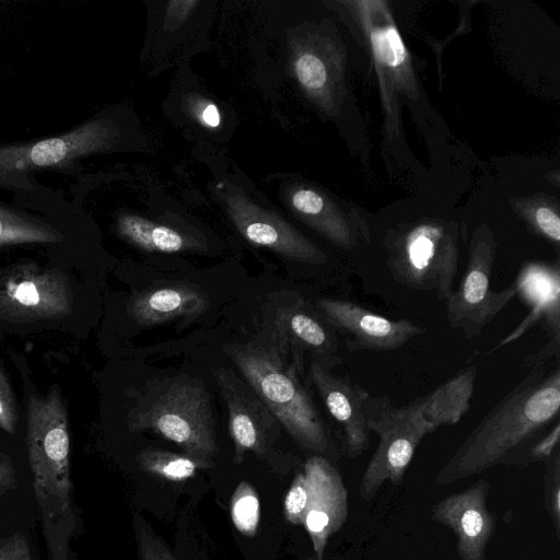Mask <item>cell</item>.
Here are the masks:
<instances>
[{"label": "cell", "mask_w": 560, "mask_h": 560, "mask_svg": "<svg viewBox=\"0 0 560 560\" xmlns=\"http://www.w3.org/2000/svg\"><path fill=\"white\" fill-rule=\"evenodd\" d=\"M559 365L529 371L466 436L434 483L447 486L497 465H528L530 447L559 421Z\"/></svg>", "instance_id": "6da1fadb"}, {"label": "cell", "mask_w": 560, "mask_h": 560, "mask_svg": "<svg viewBox=\"0 0 560 560\" xmlns=\"http://www.w3.org/2000/svg\"><path fill=\"white\" fill-rule=\"evenodd\" d=\"M26 447L48 560H70L69 545L77 517L70 474L69 421L58 389L28 398Z\"/></svg>", "instance_id": "7a4b0ae2"}, {"label": "cell", "mask_w": 560, "mask_h": 560, "mask_svg": "<svg viewBox=\"0 0 560 560\" xmlns=\"http://www.w3.org/2000/svg\"><path fill=\"white\" fill-rule=\"evenodd\" d=\"M229 355L244 378L289 434L317 455H335L330 432L293 370L271 350L254 345L231 346Z\"/></svg>", "instance_id": "3957f363"}, {"label": "cell", "mask_w": 560, "mask_h": 560, "mask_svg": "<svg viewBox=\"0 0 560 560\" xmlns=\"http://www.w3.org/2000/svg\"><path fill=\"white\" fill-rule=\"evenodd\" d=\"M424 395L395 406L385 395L370 396L362 406L368 428L378 436L359 485V497L371 501L385 481L402 482L413 454L425 435L436 429L423 417Z\"/></svg>", "instance_id": "277c9868"}, {"label": "cell", "mask_w": 560, "mask_h": 560, "mask_svg": "<svg viewBox=\"0 0 560 560\" xmlns=\"http://www.w3.org/2000/svg\"><path fill=\"white\" fill-rule=\"evenodd\" d=\"M132 430H152L186 455L210 460L218 451L210 398L195 382L175 381L151 406L131 418Z\"/></svg>", "instance_id": "5b68a950"}, {"label": "cell", "mask_w": 560, "mask_h": 560, "mask_svg": "<svg viewBox=\"0 0 560 560\" xmlns=\"http://www.w3.org/2000/svg\"><path fill=\"white\" fill-rule=\"evenodd\" d=\"M386 262L398 283L445 302L458 272L455 236L441 225H417L389 245Z\"/></svg>", "instance_id": "8992f818"}, {"label": "cell", "mask_w": 560, "mask_h": 560, "mask_svg": "<svg viewBox=\"0 0 560 560\" xmlns=\"http://www.w3.org/2000/svg\"><path fill=\"white\" fill-rule=\"evenodd\" d=\"M494 257L493 238L487 234L476 235L469 247L467 266L458 287L444 302L450 327L460 331L465 340L477 338L518 290L516 284L501 291L491 289Z\"/></svg>", "instance_id": "52a82bcc"}, {"label": "cell", "mask_w": 560, "mask_h": 560, "mask_svg": "<svg viewBox=\"0 0 560 560\" xmlns=\"http://www.w3.org/2000/svg\"><path fill=\"white\" fill-rule=\"evenodd\" d=\"M73 291L57 268L25 262L0 273V318L32 323L71 314Z\"/></svg>", "instance_id": "ba28073f"}, {"label": "cell", "mask_w": 560, "mask_h": 560, "mask_svg": "<svg viewBox=\"0 0 560 560\" xmlns=\"http://www.w3.org/2000/svg\"><path fill=\"white\" fill-rule=\"evenodd\" d=\"M105 121L85 122L63 135L35 142L0 147V186L28 184L33 171L71 165L80 158L102 150L110 140Z\"/></svg>", "instance_id": "9c48e42d"}, {"label": "cell", "mask_w": 560, "mask_h": 560, "mask_svg": "<svg viewBox=\"0 0 560 560\" xmlns=\"http://www.w3.org/2000/svg\"><path fill=\"white\" fill-rule=\"evenodd\" d=\"M316 307L352 352L394 351L427 332L408 318L390 319L352 301L324 298L316 301Z\"/></svg>", "instance_id": "30bf717a"}, {"label": "cell", "mask_w": 560, "mask_h": 560, "mask_svg": "<svg viewBox=\"0 0 560 560\" xmlns=\"http://www.w3.org/2000/svg\"><path fill=\"white\" fill-rule=\"evenodd\" d=\"M308 504L303 526L317 560H323L329 538L341 529L349 514L348 491L338 469L322 455L304 464Z\"/></svg>", "instance_id": "8fae6325"}, {"label": "cell", "mask_w": 560, "mask_h": 560, "mask_svg": "<svg viewBox=\"0 0 560 560\" xmlns=\"http://www.w3.org/2000/svg\"><path fill=\"white\" fill-rule=\"evenodd\" d=\"M489 489L490 482L480 479L431 509V518L454 533L459 560H485L495 527V515L486 504Z\"/></svg>", "instance_id": "7c38bea8"}, {"label": "cell", "mask_w": 560, "mask_h": 560, "mask_svg": "<svg viewBox=\"0 0 560 560\" xmlns=\"http://www.w3.org/2000/svg\"><path fill=\"white\" fill-rule=\"evenodd\" d=\"M325 408L339 431L343 450L350 458L360 456L370 446V433L362 406L370 393L347 376H339L317 361L310 370Z\"/></svg>", "instance_id": "4fadbf2b"}, {"label": "cell", "mask_w": 560, "mask_h": 560, "mask_svg": "<svg viewBox=\"0 0 560 560\" xmlns=\"http://www.w3.org/2000/svg\"><path fill=\"white\" fill-rule=\"evenodd\" d=\"M217 380L228 406L235 462L241 463L248 451L262 456L266 453L267 434L276 424V418L233 371L220 369Z\"/></svg>", "instance_id": "5bb4252c"}, {"label": "cell", "mask_w": 560, "mask_h": 560, "mask_svg": "<svg viewBox=\"0 0 560 560\" xmlns=\"http://www.w3.org/2000/svg\"><path fill=\"white\" fill-rule=\"evenodd\" d=\"M208 305L207 295L199 289L174 283L135 294L127 311L137 324L152 326L176 317L192 319L205 313Z\"/></svg>", "instance_id": "9a60e30c"}, {"label": "cell", "mask_w": 560, "mask_h": 560, "mask_svg": "<svg viewBox=\"0 0 560 560\" xmlns=\"http://www.w3.org/2000/svg\"><path fill=\"white\" fill-rule=\"evenodd\" d=\"M235 223L244 237L293 260L323 264L326 255L291 226L266 215L237 213Z\"/></svg>", "instance_id": "2e32d148"}, {"label": "cell", "mask_w": 560, "mask_h": 560, "mask_svg": "<svg viewBox=\"0 0 560 560\" xmlns=\"http://www.w3.org/2000/svg\"><path fill=\"white\" fill-rule=\"evenodd\" d=\"M279 322L281 330L287 332L291 341L314 354V361L329 369L341 363L335 330L323 316L319 318L299 308L290 310Z\"/></svg>", "instance_id": "e0dca14e"}, {"label": "cell", "mask_w": 560, "mask_h": 560, "mask_svg": "<svg viewBox=\"0 0 560 560\" xmlns=\"http://www.w3.org/2000/svg\"><path fill=\"white\" fill-rule=\"evenodd\" d=\"M477 377V368L469 365L424 395L423 417L435 429L454 425L470 408Z\"/></svg>", "instance_id": "ac0fdd59"}, {"label": "cell", "mask_w": 560, "mask_h": 560, "mask_svg": "<svg viewBox=\"0 0 560 560\" xmlns=\"http://www.w3.org/2000/svg\"><path fill=\"white\" fill-rule=\"evenodd\" d=\"M117 231L131 244L150 252L177 253L195 247L176 230L132 214L118 219Z\"/></svg>", "instance_id": "d6986e66"}, {"label": "cell", "mask_w": 560, "mask_h": 560, "mask_svg": "<svg viewBox=\"0 0 560 560\" xmlns=\"http://www.w3.org/2000/svg\"><path fill=\"white\" fill-rule=\"evenodd\" d=\"M62 240V234L48 223L0 206V246L52 244Z\"/></svg>", "instance_id": "ffe728a7"}, {"label": "cell", "mask_w": 560, "mask_h": 560, "mask_svg": "<svg viewBox=\"0 0 560 560\" xmlns=\"http://www.w3.org/2000/svg\"><path fill=\"white\" fill-rule=\"evenodd\" d=\"M137 458L144 471L172 482L186 481L211 466L210 460L154 448L140 452Z\"/></svg>", "instance_id": "44dd1931"}, {"label": "cell", "mask_w": 560, "mask_h": 560, "mask_svg": "<svg viewBox=\"0 0 560 560\" xmlns=\"http://www.w3.org/2000/svg\"><path fill=\"white\" fill-rule=\"evenodd\" d=\"M230 513L235 528L245 536H255L260 521V503L254 487L241 481L230 503Z\"/></svg>", "instance_id": "7402d4cb"}, {"label": "cell", "mask_w": 560, "mask_h": 560, "mask_svg": "<svg viewBox=\"0 0 560 560\" xmlns=\"http://www.w3.org/2000/svg\"><path fill=\"white\" fill-rule=\"evenodd\" d=\"M544 501L546 511L559 537L560 533V448L545 463Z\"/></svg>", "instance_id": "603a6c76"}, {"label": "cell", "mask_w": 560, "mask_h": 560, "mask_svg": "<svg viewBox=\"0 0 560 560\" xmlns=\"http://www.w3.org/2000/svg\"><path fill=\"white\" fill-rule=\"evenodd\" d=\"M372 46L378 60L387 67H398L406 59V48L397 30L388 26L371 35Z\"/></svg>", "instance_id": "cb8c5ba5"}, {"label": "cell", "mask_w": 560, "mask_h": 560, "mask_svg": "<svg viewBox=\"0 0 560 560\" xmlns=\"http://www.w3.org/2000/svg\"><path fill=\"white\" fill-rule=\"evenodd\" d=\"M135 533L140 560H179L139 515H135Z\"/></svg>", "instance_id": "d4e9b609"}, {"label": "cell", "mask_w": 560, "mask_h": 560, "mask_svg": "<svg viewBox=\"0 0 560 560\" xmlns=\"http://www.w3.org/2000/svg\"><path fill=\"white\" fill-rule=\"evenodd\" d=\"M308 504V486L304 471L299 472L283 500V514L292 525H302Z\"/></svg>", "instance_id": "484cf974"}, {"label": "cell", "mask_w": 560, "mask_h": 560, "mask_svg": "<svg viewBox=\"0 0 560 560\" xmlns=\"http://www.w3.org/2000/svg\"><path fill=\"white\" fill-rule=\"evenodd\" d=\"M294 73L302 86L318 91L327 81V71L320 58L312 52H302L294 60Z\"/></svg>", "instance_id": "4316f807"}, {"label": "cell", "mask_w": 560, "mask_h": 560, "mask_svg": "<svg viewBox=\"0 0 560 560\" xmlns=\"http://www.w3.org/2000/svg\"><path fill=\"white\" fill-rule=\"evenodd\" d=\"M16 422L18 412L14 397L7 376L0 368V429L13 434Z\"/></svg>", "instance_id": "83f0119b"}, {"label": "cell", "mask_w": 560, "mask_h": 560, "mask_svg": "<svg viewBox=\"0 0 560 560\" xmlns=\"http://www.w3.org/2000/svg\"><path fill=\"white\" fill-rule=\"evenodd\" d=\"M560 448V422H556L529 450V463H546Z\"/></svg>", "instance_id": "f1b7e54d"}, {"label": "cell", "mask_w": 560, "mask_h": 560, "mask_svg": "<svg viewBox=\"0 0 560 560\" xmlns=\"http://www.w3.org/2000/svg\"><path fill=\"white\" fill-rule=\"evenodd\" d=\"M293 208L306 218H315L324 210V199L314 190L301 188L291 196Z\"/></svg>", "instance_id": "f546056e"}, {"label": "cell", "mask_w": 560, "mask_h": 560, "mask_svg": "<svg viewBox=\"0 0 560 560\" xmlns=\"http://www.w3.org/2000/svg\"><path fill=\"white\" fill-rule=\"evenodd\" d=\"M0 560H34L24 535L14 534L0 542Z\"/></svg>", "instance_id": "4dcf8cb0"}, {"label": "cell", "mask_w": 560, "mask_h": 560, "mask_svg": "<svg viewBox=\"0 0 560 560\" xmlns=\"http://www.w3.org/2000/svg\"><path fill=\"white\" fill-rule=\"evenodd\" d=\"M539 232L558 246L560 242V219L551 209L541 207L535 212L534 218Z\"/></svg>", "instance_id": "1f68e13d"}, {"label": "cell", "mask_w": 560, "mask_h": 560, "mask_svg": "<svg viewBox=\"0 0 560 560\" xmlns=\"http://www.w3.org/2000/svg\"><path fill=\"white\" fill-rule=\"evenodd\" d=\"M15 472L9 456L0 452V501L4 493L14 486Z\"/></svg>", "instance_id": "d6a6232c"}, {"label": "cell", "mask_w": 560, "mask_h": 560, "mask_svg": "<svg viewBox=\"0 0 560 560\" xmlns=\"http://www.w3.org/2000/svg\"><path fill=\"white\" fill-rule=\"evenodd\" d=\"M197 115L201 124L208 128H217L221 124V114L215 104H202Z\"/></svg>", "instance_id": "836d02e7"}]
</instances>
